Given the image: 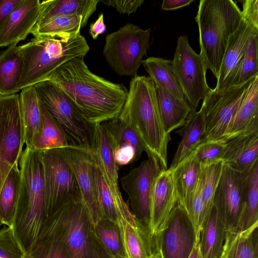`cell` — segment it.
<instances>
[{"label": "cell", "instance_id": "1", "mask_svg": "<svg viewBox=\"0 0 258 258\" xmlns=\"http://www.w3.org/2000/svg\"><path fill=\"white\" fill-rule=\"evenodd\" d=\"M69 98L92 125L118 116L128 90L122 84L110 82L91 72L84 57L73 58L57 69L49 80Z\"/></svg>", "mask_w": 258, "mask_h": 258}, {"label": "cell", "instance_id": "2", "mask_svg": "<svg viewBox=\"0 0 258 258\" xmlns=\"http://www.w3.org/2000/svg\"><path fill=\"white\" fill-rule=\"evenodd\" d=\"M21 182L11 227L25 253L36 246L46 218L43 171L39 151L26 147L20 161Z\"/></svg>", "mask_w": 258, "mask_h": 258}, {"label": "cell", "instance_id": "3", "mask_svg": "<svg viewBox=\"0 0 258 258\" xmlns=\"http://www.w3.org/2000/svg\"><path fill=\"white\" fill-rule=\"evenodd\" d=\"M118 117L136 131L161 170L168 169L167 146L171 138L165 129L150 77L136 76L130 82L127 97Z\"/></svg>", "mask_w": 258, "mask_h": 258}, {"label": "cell", "instance_id": "4", "mask_svg": "<svg viewBox=\"0 0 258 258\" xmlns=\"http://www.w3.org/2000/svg\"><path fill=\"white\" fill-rule=\"evenodd\" d=\"M23 57L22 74L18 91L42 81L49 80L55 71L69 60L84 57L90 47L80 33L36 37L19 45Z\"/></svg>", "mask_w": 258, "mask_h": 258}, {"label": "cell", "instance_id": "5", "mask_svg": "<svg viewBox=\"0 0 258 258\" xmlns=\"http://www.w3.org/2000/svg\"><path fill=\"white\" fill-rule=\"evenodd\" d=\"M242 12L232 0H201L195 21L200 53L206 69L216 78L229 36L237 28Z\"/></svg>", "mask_w": 258, "mask_h": 258}, {"label": "cell", "instance_id": "6", "mask_svg": "<svg viewBox=\"0 0 258 258\" xmlns=\"http://www.w3.org/2000/svg\"><path fill=\"white\" fill-rule=\"evenodd\" d=\"M47 235L57 232L68 258H111L97 239L81 195L69 198L56 212Z\"/></svg>", "mask_w": 258, "mask_h": 258}, {"label": "cell", "instance_id": "7", "mask_svg": "<svg viewBox=\"0 0 258 258\" xmlns=\"http://www.w3.org/2000/svg\"><path fill=\"white\" fill-rule=\"evenodd\" d=\"M150 29L143 30L127 23L107 34L103 54L112 70L120 76H137V72L150 47Z\"/></svg>", "mask_w": 258, "mask_h": 258}, {"label": "cell", "instance_id": "8", "mask_svg": "<svg viewBox=\"0 0 258 258\" xmlns=\"http://www.w3.org/2000/svg\"><path fill=\"white\" fill-rule=\"evenodd\" d=\"M34 86L39 98L62 128L69 145L90 149L94 125L84 118L67 95L51 81Z\"/></svg>", "mask_w": 258, "mask_h": 258}, {"label": "cell", "instance_id": "9", "mask_svg": "<svg viewBox=\"0 0 258 258\" xmlns=\"http://www.w3.org/2000/svg\"><path fill=\"white\" fill-rule=\"evenodd\" d=\"M63 149L39 151L45 194L46 218L42 232L67 200L81 195Z\"/></svg>", "mask_w": 258, "mask_h": 258}, {"label": "cell", "instance_id": "10", "mask_svg": "<svg viewBox=\"0 0 258 258\" xmlns=\"http://www.w3.org/2000/svg\"><path fill=\"white\" fill-rule=\"evenodd\" d=\"M24 144L19 94L0 95V192L10 171L19 164Z\"/></svg>", "mask_w": 258, "mask_h": 258}, {"label": "cell", "instance_id": "11", "mask_svg": "<svg viewBox=\"0 0 258 258\" xmlns=\"http://www.w3.org/2000/svg\"><path fill=\"white\" fill-rule=\"evenodd\" d=\"M254 77L242 84L227 89L221 90L211 89L203 100L200 109L204 122L202 139L224 141L229 123Z\"/></svg>", "mask_w": 258, "mask_h": 258}, {"label": "cell", "instance_id": "12", "mask_svg": "<svg viewBox=\"0 0 258 258\" xmlns=\"http://www.w3.org/2000/svg\"><path fill=\"white\" fill-rule=\"evenodd\" d=\"M172 67L192 111L196 109L211 88L208 85L206 68L201 54L189 44L186 35L180 36L172 60Z\"/></svg>", "mask_w": 258, "mask_h": 258}, {"label": "cell", "instance_id": "13", "mask_svg": "<svg viewBox=\"0 0 258 258\" xmlns=\"http://www.w3.org/2000/svg\"><path fill=\"white\" fill-rule=\"evenodd\" d=\"M161 171L156 161L148 157L120 179L122 187L128 197V205L132 213L149 227L152 189Z\"/></svg>", "mask_w": 258, "mask_h": 258}, {"label": "cell", "instance_id": "14", "mask_svg": "<svg viewBox=\"0 0 258 258\" xmlns=\"http://www.w3.org/2000/svg\"><path fill=\"white\" fill-rule=\"evenodd\" d=\"M246 173H239L224 163L213 205L226 230L238 229L243 208Z\"/></svg>", "mask_w": 258, "mask_h": 258}, {"label": "cell", "instance_id": "15", "mask_svg": "<svg viewBox=\"0 0 258 258\" xmlns=\"http://www.w3.org/2000/svg\"><path fill=\"white\" fill-rule=\"evenodd\" d=\"M116 215L127 258H149L160 252V236L136 218L128 205L119 209Z\"/></svg>", "mask_w": 258, "mask_h": 258}, {"label": "cell", "instance_id": "16", "mask_svg": "<svg viewBox=\"0 0 258 258\" xmlns=\"http://www.w3.org/2000/svg\"><path fill=\"white\" fill-rule=\"evenodd\" d=\"M200 238V237H199ZM194 227L185 210L176 204L160 234L162 258H188L197 239Z\"/></svg>", "mask_w": 258, "mask_h": 258}, {"label": "cell", "instance_id": "17", "mask_svg": "<svg viewBox=\"0 0 258 258\" xmlns=\"http://www.w3.org/2000/svg\"><path fill=\"white\" fill-rule=\"evenodd\" d=\"M51 0H22L0 27V47L25 40L38 23Z\"/></svg>", "mask_w": 258, "mask_h": 258}, {"label": "cell", "instance_id": "18", "mask_svg": "<svg viewBox=\"0 0 258 258\" xmlns=\"http://www.w3.org/2000/svg\"><path fill=\"white\" fill-rule=\"evenodd\" d=\"M63 151L75 175L82 199L94 224L101 218L93 173L92 153L90 149L70 145L63 148Z\"/></svg>", "mask_w": 258, "mask_h": 258}, {"label": "cell", "instance_id": "19", "mask_svg": "<svg viewBox=\"0 0 258 258\" xmlns=\"http://www.w3.org/2000/svg\"><path fill=\"white\" fill-rule=\"evenodd\" d=\"M258 33L255 27L243 17L235 31L228 37L215 89L221 90L233 86L248 40Z\"/></svg>", "mask_w": 258, "mask_h": 258}, {"label": "cell", "instance_id": "20", "mask_svg": "<svg viewBox=\"0 0 258 258\" xmlns=\"http://www.w3.org/2000/svg\"><path fill=\"white\" fill-rule=\"evenodd\" d=\"M177 204L171 172L161 170L152 189L149 227L152 233L160 236L165 228L171 212Z\"/></svg>", "mask_w": 258, "mask_h": 258}, {"label": "cell", "instance_id": "21", "mask_svg": "<svg viewBox=\"0 0 258 258\" xmlns=\"http://www.w3.org/2000/svg\"><path fill=\"white\" fill-rule=\"evenodd\" d=\"M90 150L112 193L116 198H122L118 185V168L114 156L115 147L102 123L94 125Z\"/></svg>", "mask_w": 258, "mask_h": 258}, {"label": "cell", "instance_id": "22", "mask_svg": "<svg viewBox=\"0 0 258 258\" xmlns=\"http://www.w3.org/2000/svg\"><path fill=\"white\" fill-rule=\"evenodd\" d=\"M258 130L239 135L226 142L223 158L224 164L244 173L257 162Z\"/></svg>", "mask_w": 258, "mask_h": 258}, {"label": "cell", "instance_id": "23", "mask_svg": "<svg viewBox=\"0 0 258 258\" xmlns=\"http://www.w3.org/2000/svg\"><path fill=\"white\" fill-rule=\"evenodd\" d=\"M258 130V75L253 79L247 92L229 123L224 141L243 134Z\"/></svg>", "mask_w": 258, "mask_h": 258}, {"label": "cell", "instance_id": "24", "mask_svg": "<svg viewBox=\"0 0 258 258\" xmlns=\"http://www.w3.org/2000/svg\"><path fill=\"white\" fill-rule=\"evenodd\" d=\"M202 171L194 151L171 171L177 204L186 212Z\"/></svg>", "mask_w": 258, "mask_h": 258}, {"label": "cell", "instance_id": "25", "mask_svg": "<svg viewBox=\"0 0 258 258\" xmlns=\"http://www.w3.org/2000/svg\"><path fill=\"white\" fill-rule=\"evenodd\" d=\"M159 110L166 132L170 134L182 126L192 111L186 99H180L154 84Z\"/></svg>", "mask_w": 258, "mask_h": 258}, {"label": "cell", "instance_id": "26", "mask_svg": "<svg viewBox=\"0 0 258 258\" xmlns=\"http://www.w3.org/2000/svg\"><path fill=\"white\" fill-rule=\"evenodd\" d=\"M258 222L244 230H226L218 258H258Z\"/></svg>", "mask_w": 258, "mask_h": 258}, {"label": "cell", "instance_id": "27", "mask_svg": "<svg viewBox=\"0 0 258 258\" xmlns=\"http://www.w3.org/2000/svg\"><path fill=\"white\" fill-rule=\"evenodd\" d=\"M19 99L25 144L32 148L41 125L40 99L34 85L22 89Z\"/></svg>", "mask_w": 258, "mask_h": 258}, {"label": "cell", "instance_id": "28", "mask_svg": "<svg viewBox=\"0 0 258 258\" xmlns=\"http://www.w3.org/2000/svg\"><path fill=\"white\" fill-rule=\"evenodd\" d=\"M176 133L181 136V140L168 168L170 171L187 157L201 142L204 133V122L201 110L191 111L183 125Z\"/></svg>", "mask_w": 258, "mask_h": 258}, {"label": "cell", "instance_id": "29", "mask_svg": "<svg viewBox=\"0 0 258 258\" xmlns=\"http://www.w3.org/2000/svg\"><path fill=\"white\" fill-rule=\"evenodd\" d=\"M23 67L19 46H10L0 52V95H12L19 92L18 85Z\"/></svg>", "mask_w": 258, "mask_h": 258}, {"label": "cell", "instance_id": "30", "mask_svg": "<svg viewBox=\"0 0 258 258\" xmlns=\"http://www.w3.org/2000/svg\"><path fill=\"white\" fill-rule=\"evenodd\" d=\"M226 235V228L220 220L214 207L203 224L199 242L203 258H218Z\"/></svg>", "mask_w": 258, "mask_h": 258}, {"label": "cell", "instance_id": "31", "mask_svg": "<svg viewBox=\"0 0 258 258\" xmlns=\"http://www.w3.org/2000/svg\"><path fill=\"white\" fill-rule=\"evenodd\" d=\"M98 0H51L35 27L41 26L58 16L78 15L82 17V28L96 11Z\"/></svg>", "mask_w": 258, "mask_h": 258}, {"label": "cell", "instance_id": "32", "mask_svg": "<svg viewBox=\"0 0 258 258\" xmlns=\"http://www.w3.org/2000/svg\"><path fill=\"white\" fill-rule=\"evenodd\" d=\"M40 107L41 116V128L32 149L41 151L63 149L69 147L70 145L63 131L40 99Z\"/></svg>", "mask_w": 258, "mask_h": 258}, {"label": "cell", "instance_id": "33", "mask_svg": "<svg viewBox=\"0 0 258 258\" xmlns=\"http://www.w3.org/2000/svg\"><path fill=\"white\" fill-rule=\"evenodd\" d=\"M142 64L154 84H157L176 97L185 99L182 89L175 76L172 60L162 57H149Z\"/></svg>", "mask_w": 258, "mask_h": 258}, {"label": "cell", "instance_id": "34", "mask_svg": "<svg viewBox=\"0 0 258 258\" xmlns=\"http://www.w3.org/2000/svg\"><path fill=\"white\" fill-rule=\"evenodd\" d=\"M21 182L18 165L10 171L0 192V220L3 225L12 227L13 224Z\"/></svg>", "mask_w": 258, "mask_h": 258}, {"label": "cell", "instance_id": "35", "mask_svg": "<svg viewBox=\"0 0 258 258\" xmlns=\"http://www.w3.org/2000/svg\"><path fill=\"white\" fill-rule=\"evenodd\" d=\"M258 222V162L246 173L244 203L238 229L244 230Z\"/></svg>", "mask_w": 258, "mask_h": 258}, {"label": "cell", "instance_id": "36", "mask_svg": "<svg viewBox=\"0 0 258 258\" xmlns=\"http://www.w3.org/2000/svg\"><path fill=\"white\" fill-rule=\"evenodd\" d=\"M93 173L101 218L117 223V208L126 202L123 198H117L112 193L104 178L97 160L93 154Z\"/></svg>", "mask_w": 258, "mask_h": 258}, {"label": "cell", "instance_id": "37", "mask_svg": "<svg viewBox=\"0 0 258 258\" xmlns=\"http://www.w3.org/2000/svg\"><path fill=\"white\" fill-rule=\"evenodd\" d=\"M93 227L97 239L111 258H127L116 222L101 219L93 224Z\"/></svg>", "mask_w": 258, "mask_h": 258}, {"label": "cell", "instance_id": "38", "mask_svg": "<svg viewBox=\"0 0 258 258\" xmlns=\"http://www.w3.org/2000/svg\"><path fill=\"white\" fill-rule=\"evenodd\" d=\"M82 17L78 15L56 17L45 24L35 27L31 33L35 38L80 33Z\"/></svg>", "mask_w": 258, "mask_h": 258}, {"label": "cell", "instance_id": "39", "mask_svg": "<svg viewBox=\"0 0 258 258\" xmlns=\"http://www.w3.org/2000/svg\"><path fill=\"white\" fill-rule=\"evenodd\" d=\"M113 143L115 149L122 146H131L136 150L138 159L146 149L140 137L131 126L118 117L102 123Z\"/></svg>", "mask_w": 258, "mask_h": 258}, {"label": "cell", "instance_id": "40", "mask_svg": "<svg viewBox=\"0 0 258 258\" xmlns=\"http://www.w3.org/2000/svg\"><path fill=\"white\" fill-rule=\"evenodd\" d=\"M223 161L211 164L203 169L202 199L203 214L202 226L213 208V199L223 167Z\"/></svg>", "mask_w": 258, "mask_h": 258}, {"label": "cell", "instance_id": "41", "mask_svg": "<svg viewBox=\"0 0 258 258\" xmlns=\"http://www.w3.org/2000/svg\"><path fill=\"white\" fill-rule=\"evenodd\" d=\"M258 33L248 40L244 57L233 86L242 84L258 75Z\"/></svg>", "mask_w": 258, "mask_h": 258}, {"label": "cell", "instance_id": "42", "mask_svg": "<svg viewBox=\"0 0 258 258\" xmlns=\"http://www.w3.org/2000/svg\"><path fill=\"white\" fill-rule=\"evenodd\" d=\"M226 142L223 140L202 139L194 150L201 168L223 161Z\"/></svg>", "mask_w": 258, "mask_h": 258}, {"label": "cell", "instance_id": "43", "mask_svg": "<svg viewBox=\"0 0 258 258\" xmlns=\"http://www.w3.org/2000/svg\"><path fill=\"white\" fill-rule=\"evenodd\" d=\"M30 253L35 258H68L63 241L56 232L39 241Z\"/></svg>", "mask_w": 258, "mask_h": 258}, {"label": "cell", "instance_id": "44", "mask_svg": "<svg viewBox=\"0 0 258 258\" xmlns=\"http://www.w3.org/2000/svg\"><path fill=\"white\" fill-rule=\"evenodd\" d=\"M203 179V172L202 168L196 187L186 211L188 217L194 227L197 238L200 237L202 225L204 208L202 199Z\"/></svg>", "mask_w": 258, "mask_h": 258}, {"label": "cell", "instance_id": "45", "mask_svg": "<svg viewBox=\"0 0 258 258\" xmlns=\"http://www.w3.org/2000/svg\"><path fill=\"white\" fill-rule=\"evenodd\" d=\"M25 253L16 240L11 227L0 229V258H22Z\"/></svg>", "mask_w": 258, "mask_h": 258}, {"label": "cell", "instance_id": "46", "mask_svg": "<svg viewBox=\"0 0 258 258\" xmlns=\"http://www.w3.org/2000/svg\"><path fill=\"white\" fill-rule=\"evenodd\" d=\"M104 5L115 8L117 12L130 15L135 13L144 3V0H106L99 1Z\"/></svg>", "mask_w": 258, "mask_h": 258}, {"label": "cell", "instance_id": "47", "mask_svg": "<svg viewBox=\"0 0 258 258\" xmlns=\"http://www.w3.org/2000/svg\"><path fill=\"white\" fill-rule=\"evenodd\" d=\"M242 17L255 27L258 28V1H242Z\"/></svg>", "mask_w": 258, "mask_h": 258}, {"label": "cell", "instance_id": "48", "mask_svg": "<svg viewBox=\"0 0 258 258\" xmlns=\"http://www.w3.org/2000/svg\"><path fill=\"white\" fill-rule=\"evenodd\" d=\"M22 0H0V27L10 14Z\"/></svg>", "mask_w": 258, "mask_h": 258}, {"label": "cell", "instance_id": "49", "mask_svg": "<svg viewBox=\"0 0 258 258\" xmlns=\"http://www.w3.org/2000/svg\"><path fill=\"white\" fill-rule=\"evenodd\" d=\"M106 28V25L104 22L103 14L101 13L96 21L91 24L89 34L93 39H96L99 35L105 32Z\"/></svg>", "mask_w": 258, "mask_h": 258}, {"label": "cell", "instance_id": "50", "mask_svg": "<svg viewBox=\"0 0 258 258\" xmlns=\"http://www.w3.org/2000/svg\"><path fill=\"white\" fill-rule=\"evenodd\" d=\"M194 1L195 0H164L161 8L166 11L174 10L188 6Z\"/></svg>", "mask_w": 258, "mask_h": 258}, {"label": "cell", "instance_id": "51", "mask_svg": "<svg viewBox=\"0 0 258 258\" xmlns=\"http://www.w3.org/2000/svg\"><path fill=\"white\" fill-rule=\"evenodd\" d=\"M200 238H197L195 246L188 258H203L200 249Z\"/></svg>", "mask_w": 258, "mask_h": 258}, {"label": "cell", "instance_id": "52", "mask_svg": "<svg viewBox=\"0 0 258 258\" xmlns=\"http://www.w3.org/2000/svg\"><path fill=\"white\" fill-rule=\"evenodd\" d=\"M22 258H35L34 256H33L30 253L26 254L25 253L24 255Z\"/></svg>", "mask_w": 258, "mask_h": 258}, {"label": "cell", "instance_id": "53", "mask_svg": "<svg viewBox=\"0 0 258 258\" xmlns=\"http://www.w3.org/2000/svg\"><path fill=\"white\" fill-rule=\"evenodd\" d=\"M149 258H162V257H161L160 253L159 252L158 253H157V254H155V255H153V256H152L151 257H150Z\"/></svg>", "mask_w": 258, "mask_h": 258}]
</instances>
